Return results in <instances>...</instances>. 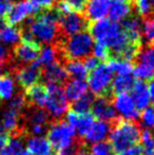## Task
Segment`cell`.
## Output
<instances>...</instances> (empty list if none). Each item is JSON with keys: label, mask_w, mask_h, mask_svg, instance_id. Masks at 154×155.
Wrapping results in <instances>:
<instances>
[{"label": "cell", "mask_w": 154, "mask_h": 155, "mask_svg": "<svg viewBox=\"0 0 154 155\" xmlns=\"http://www.w3.org/2000/svg\"><path fill=\"white\" fill-rule=\"evenodd\" d=\"M90 31L93 39H95L96 42L107 45L117 58L131 60L135 58L139 52L140 45L132 42L117 22L106 18L94 21L91 25Z\"/></svg>", "instance_id": "obj_1"}, {"label": "cell", "mask_w": 154, "mask_h": 155, "mask_svg": "<svg viewBox=\"0 0 154 155\" xmlns=\"http://www.w3.org/2000/svg\"><path fill=\"white\" fill-rule=\"evenodd\" d=\"M59 15L57 12H44L31 20L29 30L23 38L32 39L37 43L51 45L57 39L59 32Z\"/></svg>", "instance_id": "obj_2"}, {"label": "cell", "mask_w": 154, "mask_h": 155, "mask_svg": "<svg viewBox=\"0 0 154 155\" xmlns=\"http://www.w3.org/2000/svg\"><path fill=\"white\" fill-rule=\"evenodd\" d=\"M111 127L109 143L115 153H120L135 146L139 141L142 130L134 121L116 118L111 124Z\"/></svg>", "instance_id": "obj_3"}, {"label": "cell", "mask_w": 154, "mask_h": 155, "mask_svg": "<svg viewBox=\"0 0 154 155\" xmlns=\"http://www.w3.org/2000/svg\"><path fill=\"white\" fill-rule=\"evenodd\" d=\"M94 45V39L89 32L81 31L71 35L64 43V53L71 60L86 59L90 56Z\"/></svg>", "instance_id": "obj_4"}, {"label": "cell", "mask_w": 154, "mask_h": 155, "mask_svg": "<svg viewBox=\"0 0 154 155\" xmlns=\"http://www.w3.org/2000/svg\"><path fill=\"white\" fill-rule=\"evenodd\" d=\"M47 134L52 147L59 151L74 143L76 130L66 120H58L48 127Z\"/></svg>", "instance_id": "obj_5"}, {"label": "cell", "mask_w": 154, "mask_h": 155, "mask_svg": "<svg viewBox=\"0 0 154 155\" xmlns=\"http://www.w3.org/2000/svg\"><path fill=\"white\" fill-rule=\"evenodd\" d=\"M113 72L106 63L98 64L88 75V87L93 95L106 97L111 90Z\"/></svg>", "instance_id": "obj_6"}, {"label": "cell", "mask_w": 154, "mask_h": 155, "mask_svg": "<svg viewBox=\"0 0 154 155\" xmlns=\"http://www.w3.org/2000/svg\"><path fill=\"white\" fill-rule=\"evenodd\" d=\"M47 100L44 107L49 114L56 119H59L67 113L69 108L68 98L64 90L60 84H47Z\"/></svg>", "instance_id": "obj_7"}, {"label": "cell", "mask_w": 154, "mask_h": 155, "mask_svg": "<svg viewBox=\"0 0 154 155\" xmlns=\"http://www.w3.org/2000/svg\"><path fill=\"white\" fill-rule=\"evenodd\" d=\"M113 107L123 119L133 121L139 116V111L136 108L132 96L128 92L116 94L113 99Z\"/></svg>", "instance_id": "obj_8"}, {"label": "cell", "mask_w": 154, "mask_h": 155, "mask_svg": "<svg viewBox=\"0 0 154 155\" xmlns=\"http://www.w3.org/2000/svg\"><path fill=\"white\" fill-rule=\"evenodd\" d=\"M36 12L37 11L28 0H20L16 3H13L12 8L6 14V22L10 23V25L16 27L23 23Z\"/></svg>", "instance_id": "obj_9"}, {"label": "cell", "mask_w": 154, "mask_h": 155, "mask_svg": "<svg viewBox=\"0 0 154 155\" xmlns=\"http://www.w3.org/2000/svg\"><path fill=\"white\" fill-rule=\"evenodd\" d=\"M40 47L32 39L22 38L14 50L15 58L22 63H33L37 59Z\"/></svg>", "instance_id": "obj_10"}, {"label": "cell", "mask_w": 154, "mask_h": 155, "mask_svg": "<svg viewBox=\"0 0 154 155\" xmlns=\"http://www.w3.org/2000/svg\"><path fill=\"white\" fill-rule=\"evenodd\" d=\"M59 25L61 31L68 36H71L84 31L87 27V20L79 13L70 12L59 18Z\"/></svg>", "instance_id": "obj_11"}, {"label": "cell", "mask_w": 154, "mask_h": 155, "mask_svg": "<svg viewBox=\"0 0 154 155\" xmlns=\"http://www.w3.org/2000/svg\"><path fill=\"white\" fill-rule=\"evenodd\" d=\"M91 110H92V115L98 120H103L106 123L110 121L112 124L117 118L115 109L107 97H99L94 100Z\"/></svg>", "instance_id": "obj_12"}, {"label": "cell", "mask_w": 154, "mask_h": 155, "mask_svg": "<svg viewBox=\"0 0 154 155\" xmlns=\"http://www.w3.org/2000/svg\"><path fill=\"white\" fill-rule=\"evenodd\" d=\"M112 0H88L84 8L86 16L91 21H98L105 19L109 14Z\"/></svg>", "instance_id": "obj_13"}, {"label": "cell", "mask_w": 154, "mask_h": 155, "mask_svg": "<svg viewBox=\"0 0 154 155\" xmlns=\"http://www.w3.org/2000/svg\"><path fill=\"white\" fill-rule=\"evenodd\" d=\"M40 76V67L36 62H33L28 67L21 68L16 72L17 82L25 89H29L30 87L37 84Z\"/></svg>", "instance_id": "obj_14"}, {"label": "cell", "mask_w": 154, "mask_h": 155, "mask_svg": "<svg viewBox=\"0 0 154 155\" xmlns=\"http://www.w3.org/2000/svg\"><path fill=\"white\" fill-rule=\"evenodd\" d=\"M67 123L74 127L80 137H84L87 131L90 129L92 124L94 123V116L91 113H84V114H78L74 111H70L67 115Z\"/></svg>", "instance_id": "obj_15"}, {"label": "cell", "mask_w": 154, "mask_h": 155, "mask_svg": "<svg viewBox=\"0 0 154 155\" xmlns=\"http://www.w3.org/2000/svg\"><path fill=\"white\" fill-rule=\"evenodd\" d=\"M111 130V124L106 121L97 120L92 124L87 133L84 135V141L91 143H96L99 141H103L108 137V134Z\"/></svg>", "instance_id": "obj_16"}, {"label": "cell", "mask_w": 154, "mask_h": 155, "mask_svg": "<svg viewBox=\"0 0 154 155\" xmlns=\"http://www.w3.org/2000/svg\"><path fill=\"white\" fill-rule=\"evenodd\" d=\"M68 76L69 75L66 67L60 64L58 61L49 65V67H45L44 72H43V78L47 84H64Z\"/></svg>", "instance_id": "obj_17"}, {"label": "cell", "mask_w": 154, "mask_h": 155, "mask_svg": "<svg viewBox=\"0 0 154 155\" xmlns=\"http://www.w3.org/2000/svg\"><path fill=\"white\" fill-rule=\"evenodd\" d=\"M132 98L134 100L137 110H145L150 104V95L148 92V87L143 80L135 81L133 88H132Z\"/></svg>", "instance_id": "obj_18"}, {"label": "cell", "mask_w": 154, "mask_h": 155, "mask_svg": "<svg viewBox=\"0 0 154 155\" xmlns=\"http://www.w3.org/2000/svg\"><path fill=\"white\" fill-rule=\"evenodd\" d=\"M27 150L34 155H54V148L47 138L42 136H32L27 141Z\"/></svg>", "instance_id": "obj_19"}, {"label": "cell", "mask_w": 154, "mask_h": 155, "mask_svg": "<svg viewBox=\"0 0 154 155\" xmlns=\"http://www.w3.org/2000/svg\"><path fill=\"white\" fill-rule=\"evenodd\" d=\"M123 30L129 37L132 42H135L140 45V38H142V21L138 17L129 16L127 19L123 21L121 25Z\"/></svg>", "instance_id": "obj_20"}, {"label": "cell", "mask_w": 154, "mask_h": 155, "mask_svg": "<svg viewBox=\"0 0 154 155\" xmlns=\"http://www.w3.org/2000/svg\"><path fill=\"white\" fill-rule=\"evenodd\" d=\"M27 100L34 106L35 108H42L45 104V100H47V87L40 84H36L34 86L30 87L29 89H27Z\"/></svg>", "instance_id": "obj_21"}, {"label": "cell", "mask_w": 154, "mask_h": 155, "mask_svg": "<svg viewBox=\"0 0 154 155\" xmlns=\"http://www.w3.org/2000/svg\"><path fill=\"white\" fill-rule=\"evenodd\" d=\"M64 90L68 100L75 101L88 93V84L84 79H72L66 84Z\"/></svg>", "instance_id": "obj_22"}, {"label": "cell", "mask_w": 154, "mask_h": 155, "mask_svg": "<svg viewBox=\"0 0 154 155\" xmlns=\"http://www.w3.org/2000/svg\"><path fill=\"white\" fill-rule=\"evenodd\" d=\"M131 14V5L128 2L113 1L111 3L109 10L110 20L118 23L119 21H123Z\"/></svg>", "instance_id": "obj_23"}, {"label": "cell", "mask_w": 154, "mask_h": 155, "mask_svg": "<svg viewBox=\"0 0 154 155\" xmlns=\"http://www.w3.org/2000/svg\"><path fill=\"white\" fill-rule=\"evenodd\" d=\"M22 33L14 25H6L0 31V43L5 45H15L20 42Z\"/></svg>", "instance_id": "obj_24"}, {"label": "cell", "mask_w": 154, "mask_h": 155, "mask_svg": "<svg viewBox=\"0 0 154 155\" xmlns=\"http://www.w3.org/2000/svg\"><path fill=\"white\" fill-rule=\"evenodd\" d=\"M134 84L135 80L132 75H116L112 80L111 90L115 94L126 93L132 90Z\"/></svg>", "instance_id": "obj_25"}, {"label": "cell", "mask_w": 154, "mask_h": 155, "mask_svg": "<svg viewBox=\"0 0 154 155\" xmlns=\"http://www.w3.org/2000/svg\"><path fill=\"white\" fill-rule=\"evenodd\" d=\"M58 57V51L56 50L55 47L52 45H47V47L40 49L39 55L36 59V63L39 67H49L53 63L57 62Z\"/></svg>", "instance_id": "obj_26"}, {"label": "cell", "mask_w": 154, "mask_h": 155, "mask_svg": "<svg viewBox=\"0 0 154 155\" xmlns=\"http://www.w3.org/2000/svg\"><path fill=\"white\" fill-rule=\"evenodd\" d=\"M108 65L113 73H116V75H132L134 69L133 64L130 60L117 57L110 60Z\"/></svg>", "instance_id": "obj_27"}, {"label": "cell", "mask_w": 154, "mask_h": 155, "mask_svg": "<svg viewBox=\"0 0 154 155\" xmlns=\"http://www.w3.org/2000/svg\"><path fill=\"white\" fill-rule=\"evenodd\" d=\"M15 92V81L10 75H1L0 77V99L8 100Z\"/></svg>", "instance_id": "obj_28"}, {"label": "cell", "mask_w": 154, "mask_h": 155, "mask_svg": "<svg viewBox=\"0 0 154 155\" xmlns=\"http://www.w3.org/2000/svg\"><path fill=\"white\" fill-rule=\"evenodd\" d=\"M25 120L30 126L32 124H42L47 126L49 120V114L47 111L42 110L41 108H34L31 109L25 115Z\"/></svg>", "instance_id": "obj_29"}, {"label": "cell", "mask_w": 154, "mask_h": 155, "mask_svg": "<svg viewBox=\"0 0 154 155\" xmlns=\"http://www.w3.org/2000/svg\"><path fill=\"white\" fill-rule=\"evenodd\" d=\"M66 69L68 75L72 76L73 79H84L88 76V69L81 60H71Z\"/></svg>", "instance_id": "obj_30"}, {"label": "cell", "mask_w": 154, "mask_h": 155, "mask_svg": "<svg viewBox=\"0 0 154 155\" xmlns=\"http://www.w3.org/2000/svg\"><path fill=\"white\" fill-rule=\"evenodd\" d=\"M94 102V97L92 94H84V96H81L80 98H78L77 100L73 101L72 104V111L78 113V114H84V113H89V111L91 110Z\"/></svg>", "instance_id": "obj_31"}, {"label": "cell", "mask_w": 154, "mask_h": 155, "mask_svg": "<svg viewBox=\"0 0 154 155\" xmlns=\"http://www.w3.org/2000/svg\"><path fill=\"white\" fill-rule=\"evenodd\" d=\"M23 150L22 140L19 136H12L8 138L6 145L0 150V155H19Z\"/></svg>", "instance_id": "obj_32"}, {"label": "cell", "mask_w": 154, "mask_h": 155, "mask_svg": "<svg viewBox=\"0 0 154 155\" xmlns=\"http://www.w3.org/2000/svg\"><path fill=\"white\" fill-rule=\"evenodd\" d=\"M138 63L148 68L154 73V47H146L138 52L137 54Z\"/></svg>", "instance_id": "obj_33"}, {"label": "cell", "mask_w": 154, "mask_h": 155, "mask_svg": "<svg viewBox=\"0 0 154 155\" xmlns=\"http://www.w3.org/2000/svg\"><path fill=\"white\" fill-rule=\"evenodd\" d=\"M140 143L144 150V154L154 151V134L148 129H145L140 132Z\"/></svg>", "instance_id": "obj_34"}, {"label": "cell", "mask_w": 154, "mask_h": 155, "mask_svg": "<svg viewBox=\"0 0 154 155\" xmlns=\"http://www.w3.org/2000/svg\"><path fill=\"white\" fill-rule=\"evenodd\" d=\"M91 152L92 155H114V152L112 146L110 143L107 141H99V143H93L92 148H91Z\"/></svg>", "instance_id": "obj_35"}, {"label": "cell", "mask_w": 154, "mask_h": 155, "mask_svg": "<svg viewBox=\"0 0 154 155\" xmlns=\"http://www.w3.org/2000/svg\"><path fill=\"white\" fill-rule=\"evenodd\" d=\"M93 56L96 58L97 60H107L110 56V50L107 45H103L100 42H96L93 45Z\"/></svg>", "instance_id": "obj_36"}, {"label": "cell", "mask_w": 154, "mask_h": 155, "mask_svg": "<svg viewBox=\"0 0 154 155\" xmlns=\"http://www.w3.org/2000/svg\"><path fill=\"white\" fill-rule=\"evenodd\" d=\"M142 32L146 40L154 45V17L147 19L143 23Z\"/></svg>", "instance_id": "obj_37"}, {"label": "cell", "mask_w": 154, "mask_h": 155, "mask_svg": "<svg viewBox=\"0 0 154 155\" xmlns=\"http://www.w3.org/2000/svg\"><path fill=\"white\" fill-rule=\"evenodd\" d=\"M25 104H27V98L25 96L18 94L15 97H13L11 99L10 104H8V109L11 110H14L15 112L19 113L20 111H22L25 108Z\"/></svg>", "instance_id": "obj_38"}, {"label": "cell", "mask_w": 154, "mask_h": 155, "mask_svg": "<svg viewBox=\"0 0 154 155\" xmlns=\"http://www.w3.org/2000/svg\"><path fill=\"white\" fill-rule=\"evenodd\" d=\"M133 74L136 78H138L139 80H146V79H151L153 77V72L150 71L147 67L138 63L135 68L133 69Z\"/></svg>", "instance_id": "obj_39"}, {"label": "cell", "mask_w": 154, "mask_h": 155, "mask_svg": "<svg viewBox=\"0 0 154 155\" xmlns=\"http://www.w3.org/2000/svg\"><path fill=\"white\" fill-rule=\"evenodd\" d=\"M135 8L140 16H148L153 11L150 0H135Z\"/></svg>", "instance_id": "obj_40"}, {"label": "cell", "mask_w": 154, "mask_h": 155, "mask_svg": "<svg viewBox=\"0 0 154 155\" xmlns=\"http://www.w3.org/2000/svg\"><path fill=\"white\" fill-rule=\"evenodd\" d=\"M142 120L145 126L154 130V108L153 107H148V108H146L145 110H143Z\"/></svg>", "instance_id": "obj_41"}, {"label": "cell", "mask_w": 154, "mask_h": 155, "mask_svg": "<svg viewBox=\"0 0 154 155\" xmlns=\"http://www.w3.org/2000/svg\"><path fill=\"white\" fill-rule=\"evenodd\" d=\"M36 11L50 10L55 3V0H28Z\"/></svg>", "instance_id": "obj_42"}, {"label": "cell", "mask_w": 154, "mask_h": 155, "mask_svg": "<svg viewBox=\"0 0 154 155\" xmlns=\"http://www.w3.org/2000/svg\"><path fill=\"white\" fill-rule=\"evenodd\" d=\"M66 1L68 2L69 5L71 6L72 11L79 13V12L84 11V8H86L88 0H66Z\"/></svg>", "instance_id": "obj_43"}, {"label": "cell", "mask_w": 154, "mask_h": 155, "mask_svg": "<svg viewBox=\"0 0 154 155\" xmlns=\"http://www.w3.org/2000/svg\"><path fill=\"white\" fill-rule=\"evenodd\" d=\"M70 12H73L71 6L69 5V3L66 1V0H60L57 3V13L58 15H66L69 14Z\"/></svg>", "instance_id": "obj_44"}, {"label": "cell", "mask_w": 154, "mask_h": 155, "mask_svg": "<svg viewBox=\"0 0 154 155\" xmlns=\"http://www.w3.org/2000/svg\"><path fill=\"white\" fill-rule=\"evenodd\" d=\"M47 131V126H42V124H32V126H30V132L33 135H35V136H41Z\"/></svg>", "instance_id": "obj_45"}, {"label": "cell", "mask_w": 154, "mask_h": 155, "mask_svg": "<svg viewBox=\"0 0 154 155\" xmlns=\"http://www.w3.org/2000/svg\"><path fill=\"white\" fill-rule=\"evenodd\" d=\"M118 155H144V150L140 146H133L129 149L118 153Z\"/></svg>", "instance_id": "obj_46"}, {"label": "cell", "mask_w": 154, "mask_h": 155, "mask_svg": "<svg viewBox=\"0 0 154 155\" xmlns=\"http://www.w3.org/2000/svg\"><path fill=\"white\" fill-rule=\"evenodd\" d=\"M13 5L12 0H0V16L4 17Z\"/></svg>", "instance_id": "obj_47"}, {"label": "cell", "mask_w": 154, "mask_h": 155, "mask_svg": "<svg viewBox=\"0 0 154 155\" xmlns=\"http://www.w3.org/2000/svg\"><path fill=\"white\" fill-rule=\"evenodd\" d=\"M8 58H10V54H8V49L0 43V67H3L8 60Z\"/></svg>", "instance_id": "obj_48"}, {"label": "cell", "mask_w": 154, "mask_h": 155, "mask_svg": "<svg viewBox=\"0 0 154 155\" xmlns=\"http://www.w3.org/2000/svg\"><path fill=\"white\" fill-rule=\"evenodd\" d=\"M84 65H86L87 69H88V71H92L93 69H95V68L99 64L98 60H97L94 56H88V57L84 59Z\"/></svg>", "instance_id": "obj_49"}, {"label": "cell", "mask_w": 154, "mask_h": 155, "mask_svg": "<svg viewBox=\"0 0 154 155\" xmlns=\"http://www.w3.org/2000/svg\"><path fill=\"white\" fill-rule=\"evenodd\" d=\"M147 87H148V92L149 95H150V99L154 104V79H151L149 81V84H147Z\"/></svg>", "instance_id": "obj_50"}, {"label": "cell", "mask_w": 154, "mask_h": 155, "mask_svg": "<svg viewBox=\"0 0 154 155\" xmlns=\"http://www.w3.org/2000/svg\"><path fill=\"white\" fill-rule=\"evenodd\" d=\"M8 135H6V134H1L0 133V150L2 149V148L4 147V146L6 145V143H8Z\"/></svg>", "instance_id": "obj_51"}, {"label": "cell", "mask_w": 154, "mask_h": 155, "mask_svg": "<svg viewBox=\"0 0 154 155\" xmlns=\"http://www.w3.org/2000/svg\"><path fill=\"white\" fill-rule=\"evenodd\" d=\"M5 25H6V20L3 18V17L0 16V31H1Z\"/></svg>", "instance_id": "obj_52"}, {"label": "cell", "mask_w": 154, "mask_h": 155, "mask_svg": "<svg viewBox=\"0 0 154 155\" xmlns=\"http://www.w3.org/2000/svg\"><path fill=\"white\" fill-rule=\"evenodd\" d=\"M19 155H34V154H32L31 152L29 151V150H27V149L25 150V149H23L22 151L20 152V154H19Z\"/></svg>", "instance_id": "obj_53"}, {"label": "cell", "mask_w": 154, "mask_h": 155, "mask_svg": "<svg viewBox=\"0 0 154 155\" xmlns=\"http://www.w3.org/2000/svg\"><path fill=\"white\" fill-rule=\"evenodd\" d=\"M77 155H89V153L86 151V150H84V147L81 150H80L79 152H78V154H77Z\"/></svg>", "instance_id": "obj_54"}, {"label": "cell", "mask_w": 154, "mask_h": 155, "mask_svg": "<svg viewBox=\"0 0 154 155\" xmlns=\"http://www.w3.org/2000/svg\"><path fill=\"white\" fill-rule=\"evenodd\" d=\"M150 2H151V5H152V8L154 11V0H150Z\"/></svg>", "instance_id": "obj_55"}, {"label": "cell", "mask_w": 154, "mask_h": 155, "mask_svg": "<svg viewBox=\"0 0 154 155\" xmlns=\"http://www.w3.org/2000/svg\"><path fill=\"white\" fill-rule=\"evenodd\" d=\"M144 155H154V151L150 152V153H147V154H144Z\"/></svg>", "instance_id": "obj_56"}, {"label": "cell", "mask_w": 154, "mask_h": 155, "mask_svg": "<svg viewBox=\"0 0 154 155\" xmlns=\"http://www.w3.org/2000/svg\"><path fill=\"white\" fill-rule=\"evenodd\" d=\"M113 1H123V2H128V0H113Z\"/></svg>", "instance_id": "obj_57"}, {"label": "cell", "mask_w": 154, "mask_h": 155, "mask_svg": "<svg viewBox=\"0 0 154 155\" xmlns=\"http://www.w3.org/2000/svg\"><path fill=\"white\" fill-rule=\"evenodd\" d=\"M1 75H2V74H1V72H0V77H1Z\"/></svg>", "instance_id": "obj_58"}]
</instances>
